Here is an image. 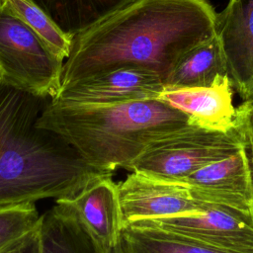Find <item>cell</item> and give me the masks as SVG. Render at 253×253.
Returning a JSON list of instances; mask_svg holds the SVG:
<instances>
[{
    "instance_id": "cell-1",
    "label": "cell",
    "mask_w": 253,
    "mask_h": 253,
    "mask_svg": "<svg viewBox=\"0 0 253 253\" xmlns=\"http://www.w3.org/2000/svg\"><path fill=\"white\" fill-rule=\"evenodd\" d=\"M215 21L208 0H133L72 37L61 89L126 67L152 71L164 84L185 53L215 36Z\"/></svg>"
},
{
    "instance_id": "cell-2",
    "label": "cell",
    "mask_w": 253,
    "mask_h": 253,
    "mask_svg": "<svg viewBox=\"0 0 253 253\" xmlns=\"http://www.w3.org/2000/svg\"><path fill=\"white\" fill-rule=\"evenodd\" d=\"M50 99L0 80V207L71 197L113 173L91 165L38 121Z\"/></svg>"
},
{
    "instance_id": "cell-3",
    "label": "cell",
    "mask_w": 253,
    "mask_h": 253,
    "mask_svg": "<svg viewBox=\"0 0 253 253\" xmlns=\"http://www.w3.org/2000/svg\"><path fill=\"white\" fill-rule=\"evenodd\" d=\"M38 125L68 141L94 167L129 170L153 142L190 125L183 113L157 99L111 105L50 101Z\"/></svg>"
},
{
    "instance_id": "cell-4",
    "label": "cell",
    "mask_w": 253,
    "mask_h": 253,
    "mask_svg": "<svg viewBox=\"0 0 253 253\" xmlns=\"http://www.w3.org/2000/svg\"><path fill=\"white\" fill-rule=\"evenodd\" d=\"M244 147L243 137L236 127L221 131L190 124L187 127L153 142L131 163L129 170L178 182Z\"/></svg>"
},
{
    "instance_id": "cell-5",
    "label": "cell",
    "mask_w": 253,
    "mask_h": 253,
    "mask_svg": "<svg viewBox=\"0 0 253 253\" xmlns=\"http://www.w3.org/2000/svg\"><path fill=\"white\" fill-rule=\"evenodd\" d=\"M63 61L0 3V80L34 96L54 100Z\"/></svg>"
},
{
    "instance_id": "cell-6",
    "label": "cell",
    "mask_w": 253,
    "mask_h": 253,
    "mask_svg": "<svg viewBox=\"0 0 253 253\" xmlns=\"http://www.w3.org/2000/svg\"><path fill=\"white\" fill-rule=\"evenodd\" d=\"M129 226L165 230L220 250L253 253V214L226 206L211 204L198 214L145 219Z\"/></svg>"
},
{
    "instance_id": "cell-7",
    "label": "cell",
    "mask_w": 253,
    "mask_h": 253,
    "mask_svg": "<svg viewBox=\"0 0 253 253\" xmlns=\"http://www.w3.org/2000/svg\"><path fill=\"white\" fill-rule=\"evenodd\" d=\"M118 196L124 227L145 219L198 214L211 205L195 199L181 182L139 172L118 184Z\"/></svg>"
},
{
    "instance_id": "cell-8",
    "label": "cell",
    "mask_w": 253,
    "mask_h": 253,
    "mask_svg": "<svg viewBox=\"0 0 253 253\" xmlns=\"http://www.w3.org/2000/svg\"><path fill=\"white\" fill-rule=\"evenodd\" d=\"M112 176L95 180L71 197L55 200V207L81 225L100 253H108L121 242L124 228L118 184Z\"/></svg>"
},
{
    "instance_id": "cell-9",
    "label": "cell",
    "mask_w": 253,
    "mask_h": 253,
    "mask_svg": "<svg viewBox=\"0 0 253 253\" xmlns=\"http://www.w3.org/2000/svg\"><path fill=\"white\" fill-rule=\"evenodd\" d=\"M178 182L184 184L192 196L201 202L253 214V174L246 147Z\"/></svg>"
},
{
    "instance_id": "cell-10",
    "label": "cell",
    "mask_w": 253,
    "mask_h": 253,
    "mask_svg": "<svg viewBox=\"0 0 253 253\" xmlns=\"http://www.w3.org/2000/svg\"><path fill=\"white\" fill-rule=\"evenodd\" d=\"M164 89L154 72L134 67L120 68L77 81L60 90L52 101L111 105L157 99Z\"/></svg>"
},
{
    "instance_id": "cell-11",
    "label": "cell",
    "mask_w": 253,
    "mask_h": 253,
    "mask_svg": "<svg viewBox=\"0 0 253 253\" xmlns=\"http://www.w3.org/2000/svg\"><path fill=\"white\" fill-rule=\"evenodd\" d=\"M215 36L231 86L245 100L253 94V0H229L216 13Z\"/></svg>"
},
{
    "instance_id": "cell-12",
    "label": "cell",
    "mask_w": 253,
    "mask_h": 253,
    "mask_svg": "<svg viewBox=\"0 0 253 253\" xmlns=\"http://www.w3.org/2000/svg\"><path fill=\"white\" fill-rule=\"evenodd\" d=\"M232 93L228 76L222 75L207 87L164 88L157 100L186 115L190 124L227 131L235 127Z\"/></svg>"
},
{
    "instance_id": "cell-13",
    "label": "cell",
    "mask_w": 253,
    "mask_h": 253,
    "mask_svg": "<svg viewBox=\"0 0 253 253\" xmlns=\"http://www.w3.org/2000/svg\"><path fill=\"white\" fill-rule=\"evenodd\" d=\"M222 75H227V70L219 42L214 36L182 56L164 82V88L207 87Z\"/></svg>"
},
{
    "instance_id": "cell-14",
    "label": "cell",
    "mask_w": 253,
    "mask_h": 253,
    "mask_svg": "<svg viewBox=\"0 0 253 253\" xmlns=\"http://www.w3.org/2000/svg\"><path fill=\"white\" fill-rule=\"evenodd\" d=\"M66 34L74 36L133 0H34Z\"/></svg>"
},
{
    "instance_id": "cell-15",
    "label": "cell",
    "mask_w": 253,
    "mask_h": 253,
    "mask_svg": "<svg viewBox=\"0 0 253 253\" xmlns=\"http://www.w3.org/2000/svg\"><path fill=\"white\" fill-rule=\"evenodd\" d=\"M40 253H100L91 237L55 206L41 216Z\"/></svg>"
},
{
    "instance_id": "cell-16",
    "label": "cell",
    "mask_w": 253,
    "mask_h": 253,
    "mask_svg": "<svg viewBox=\"0 0 253 253\" xmlns=\"http://www.w3.org/2000/svg\"><path fill=\"white\" fill-rule=\"evenodd\" d=\"M121 248L122 253H239L216 249L165 230L134 226L123 228Z\"/></svg>"
},
{
    "instance_id": "cell-17",
    "label": "cell",
    "mask_w": 253,
    "mask_h": 253,
    "mask_svg": "<svg viewBox=\"0 0 253 253\" xmlns=\"http://www.w3.org/2000/svg\"><path fill=\"white\" fill-rule=\"evenodd\" d=\"M2 5L64 62L70 52L72 36L64 33L34 0H2Z\"/></svg>"
},
{
    "instance_id": "cell-18",
    "label": "cell",
    "mask_w": 253,
    "mask_h": 253,
    "mask_svg": "<svg viewBox=\"0 0 253 253\" xmlns=\"http://www.w3.org/2000/svg\"><path fill=\"white\" fill-rule=\"evenodd\" d=\"M41 216L34 203L0 207V253H6L37 230Z\"/></svg>"
},
{
    "instance_id": "cell-19",
    "label": "cell",
    "mask_w": 253,
    "mask_h": 253,
    "mask_svg": "<svg viewBox=\"0 0 253 253\" xmlns=\"http://www.w3.org/2000/svg\"><path fill=\"white\" fill-rule=\"evenodd\" d=\"M234 126L243 137L245 147L253 146V94L235 108Z\"/></svg>"
},
{
    "instance_id": "cell-20",
    "label": "cell",
    "mask_w": 253,
    "mask_h": 253,
    "mask_svg": "<svg viewBox=\"0 0 253 253\" xmlns=\"http://www.w3.org/2000/svg\"><path fill=\"white\" fill-rule=\"evenodd\" d=\"M40 227V226H39ZM6 253H40L39 228L24 238Z\"/></svg>"
},
{
    "instance_id": "cell-21",
    "label": "cell",
    "mask_w": 253,
    "mask_h": 253,
    "mask_svg": "<svg viewBox=\"0 0 253 253\" xmlns=\"http://www.w3.org/2000/svg\"><path fill=\"white\" fill-rule=\"evenodd\" d=\"M248 156H249V160H250V164H251V169H252V174H253V146H249L246 147Z\"/></svg>"
},
{
    "instance_id": "cell-22",
    "label": "cell",
    "mask_w": 253,
    "mask_h": 253,
    "mask_svg": "<svg viewBox=\"0 0 253 253\" xmlns=\"http://www.w3.org/2000/svg\"><path fill=\"white\" fill-rule=\"evenodd\" d=\"M108 253H122V248H121V242L115 246L114 248H112Z\"/></svg>"
},
{
    "instance_id": "cell-23",
    "label": "cell",
    "mask_w": 253,
    "mask_h": 253,
    "mask_svg": "<svg viewBox=\"0 0 253 253\" xmlns=\"http://www.w3.org/2000/svg\"><path fill=\"white\" fill-rule=\"evenodd\" d=\"M1 2H2V0H0V3H1Z\"/></svg>"
}]
</instances>
